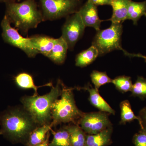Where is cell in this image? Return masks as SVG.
I'll use <instances>...</instances> for the list:
<instances>
[{
  "label": "cell",
  "mask_w": 146,
  "mask_h": 146,
  "mask_svg": "<svg viewBox=\"0 0 146 146\" xmlns=\"http://www.w3.org/2000/svg\"><path fill=\"white\" fill-rule=\"evenodd\" d=\"M112 126L99 133L86 135V146H108L112 143Z\"/></svg>",
  "instance_id": "13"
},
{
  "label": "cell",
  "mask_w": 146,
  "mask_h": 146,
  "mask_svg": "<svg viewBox=\"0 0 146 146\" xmlns=\"http://www.w3.org/2000/svg\"><path fill=\"white\" fill-rule=\"evenodd\" d=\"M16 85L22 89H33L34 91L33 96H38L37 90L40 87L44 86H53L52 82H49L40 86H36L34 83L33 78L29 74L27 73H21L14 78Z\"/></svg>",
  "instance_id": "17"
},
{
  "label": "cell",
  "mask_w": 146,
  "mask_h": 146,
  "mask_svg": "<svg viewBox=\"0 0 146 146\" xmlns=\"http://www.w3.org/2000/svg\"><path fill=\"white\" fill-rule=\"evenodd\" d=\"M15 0H0V3H5V4L15 2Z\"/></svg>",
  "instance_id": "31"
},
{
  "label": "cell",
  "mask_w": 146,
  "mask_h": 146,
  "mask_svg": "<svg viewBox=\"0 0 146 146\" xmlns=\"http://www.w3.org/2000/svg\"><path fill=\"white\" fill-rule=\"evenodd\" d=\"M11 24L5 15L1 23L3 40L5 43L22 50L29 57H35L38 52L32 44L30 38L22 36L17 29L11 26Z\"/></svg>",
  "instance_id": "7"
},
{
  "label": "cell",
  "mask_w": 146,
  "mask_h": 146,
  "mask_svg": "<svg viewBox=\"0 0 146 146\" xmlns=\"http://www.w3.org/2000/svg\"><path fill=\"white\" fill-rule=\"evenodd\" d=\"M78 11L85 27L94 28L97 31L100 30L103 21L99 17L97 6L87 1Z\"/></svg>",
  "instance_id": "10"
},
{
  "label": "cell",
  "mask_w": 146,
  "mask_h": 146,
  "mask_svg": "<svg viewBox=\"0 0 146 146\" xmlns=\"http://www.w3.org/2000/svg\"><path fill=\"white\" fill-rule=\"evenodd\" d=\"M99 56L98 49L91 46L89 48L81 52L77 55L76 65L80 68H84L91 64Z\"/></svg>",
  "instance_id": "20"
},
{
  "label": "cell",
  "mask_w": 146,
  "mask_h": 146,
  "mask_svg": "<svg viewBox=\"0 0 146 146\" xmlns=\"http://www.w3.org/2000/svg\"><path fill=\"white\" fill-rule=\"evenodd\" d=\"M97 32L92 45L98 49L99 56L115 50H121L123 52L125 50L121 45L122 24L112 23L108 28Z\"/></svg>",
  "instance_id": "5"
},
{
  "label": "cell",
  "mask_w": 146,
  "mask_h": 146,
  "mask_svg": "<svg viewBox=\"0 0 146 146\" xmlns=\"http://www.w3.org/2000/svg\"><path fill=\"white\" fill-rule=\"evenodd\" d=\"M53 138L49 146H71L70 134L65 127L52 131Z\"/></svg>",
  "instance_id": "22"
},
{
  "label": "cell",
  "mask_w": 146,
  "mask_h": 146,
  "mask_svg": "<svg viewBox=\"0 0 146 146\" xmlns=\"http://www.w3.org/2000/svg\"><path fill=\"white\" fill-rule=\"evenodd\" d=\"M62 82L58 80L55 86H52L49 93L43 96H25L21 102L23 108L38 126L52 123L51 109L53 104L60 96Z\"/></svg>",
  "instance_id": "3"
},
{
  "label": "cell",
  "mask_w": 146,
  "mask_h": 146,
  "mask_svg": "<svg viewBox=\"0 0 146 146\" xmlns=\"http://www.w3.org/2000/svg\"><path fill=\"white\" fill-rule=\"evenodd\" d=\"M5 16L11 23L22 33L27 34L31 29L36 28L44 21L42 11L34 0H25L21 3L6 4Z\"/></svg>",
  "instance_id": "2"
},
{
  "label": "cell",
  "mask_w": 146,
  "mask_h": 146,
  "mask_svg": "<svg viewBox=\"0 0 146 146\" xmlns=\"http://www.w3.org/2000/svg\"><path fill=\"white\" fill-rule=\"evenodd\" d=\"M138 116L140 119L139 125L141 127V129L146 130V107L143 108L140 110Z\"/></svg>",
  "instance_id": "27"
},
{
  "label": "cell",
  "mask_w": 146,
  "mask_h": 146,
  "mask_svg": "<svg viewBox=\"0 0 146 146\" xmlns=\"http://www.w3.org/2000/svg\"><path fill=\"white\" fill-rule=\"evenodd\" d=\"M112 83L118 91L122 93L131 91L133 86L131 78L126 76H121L112 80Z\"/></svg>",
  "instance_id": "23"
},
{
  "label": "cell",
  "mask_w": 146,
  "mask_h": 146,
  "mask_svg": "<svg viewBox=\"0 0 146 146\" xmlns=\"http://www.w3.org/2000/svg\"><path fill=\"white\" fill-rule=\"evenodd\" d=\"M68 49L67 43L60 36L56 39L54 46L47 57L56 64L60 65L65 61Z\"/></svg>",
  "instance_id": "14"
},
{
  "label": "cell",
  "mask_w": 146,
  "mask_h": 146,
  "mask_svg": "<svg viewBox=\"0 0 146 146\" xmlns=\"http://www.w3.org/2000/svg\"><path fill=\"white\" fill-rule=\"evenodd\" d=\"M125 55L127 56H129V57H137L141 58H143L145 59V61H146V56H144L143 55L141 54H131L128 52L126 51H125L123 52Z\"/></svg>",
  "instance_id": "29"
},
{
  "label": "cell",
  "mask_w": 146,
  "mask_h": 146,
  "mask_svg": "<svg viewBox=\"0 0 146 146\" xmlns=\"http://www.w3.org/2000/svg\"><path fill=\"white\" fill-rule=\"evenodd\" d=\"M132 0H111L110 5L112 14L110 21L112 23L122 24L127 20L129 5Z\"/></svg>",
  "instance_id": "12"
},
{
  "label": "cell",
  "mask_w": 146,
  "mask_h": 146,
  "mask_svg": "<svg viewBox=\"0 0 146 146\" xmlns=\"http://www.w3.org/2000/svg\"><path fill=\"white\" fill-rule=\"evenodd\" d=\"M121 109V124H125L127 123L131 122L134 120H137L139 124L140 118L134 114L131 108V105L128 100L123 101L120 104Z\"/></svg>",
  "instance_id": "21"
},
{
  "label": "cell",
  "mask_w": 146,
  "mask_h": 146,
  "mask_svg": "<svg viewBox=\"0 0 146 146\" xmlns=\"http://www.w3.org/2000/svg\"><path fill=\"white\" fill-rule=\"evenodd\" d=\"M146 17V1L135 2L131 1L129 5L127 20L133 21L136 25L138 21L142 17Z\"/></svg>",
  "instance_id": "18"
},
{
  "label": "cell",
  "mask_w": 146,
  "mask_h": 146,
  "mask_svg": "<svg viewBox=\"0 0 146 146\" xmlns=\"http://www.w3.org/2000/svg\"><path fill=\"white\" fill-rule=\"evenodd\" d=\"M133 143L135 146H146V130L141 129L133 136Z\"/></svg>",
  "instance_id": "26"
},
{
  "label": "cell",
  "mask_w": 146,
  "mask_h": 146,
  "mask_svg": "<svg viewBox=\"0 0 146 146\" xmlns=\"http://www.w3.org/2000/svg\"><path fill=\"white\" fill-rule=\"evenodd\" d=\"M131 92L133 97H138L141 100L146 99V78L138 76Z\"/></svg>",
  "instance_id": "24"
},
{
  "label": "cell",
  "mask_w": 146,
  "mask_h": 146,
  "mask_svg": "<svg viewBox=\"0 0 146 146\" xmlns=\"http://www.w3.org/2000/svg\"><path fill=\"white\" fill-rule=\"evenodd\" d=\"M90 76L92 83L97 90H99L101 86L106 84L112 83V79L106 72L94 70L91 73Z\"/></svg>",
  "instance_id": "25"
},
{
  "label": "cell",
  "mask_w": 146,
  "mask_h": 146,
  "mask_svg": "<svg viewBox=\"0 0 146 146\" xmlns=\"http://www.w3.org/2000/svg\"><path fill=\"white\" fill-rule=\"evenodd\" d=\"M52 127V123L37 127L31 133L25 146H33L44 142Z\"/></svg>",
  "instance_id": "16"
},
{
  "label": "cell",
  "mask_w": 146,
  "mask_h": 146,
  "mask_svg": "<svg viewBox=\"0 0 146 146\" xmlns=\"http://www.w3.org/2000/svg\"><path fill=\"white\" fill-rule=\"evenodd\" d=\"M50 137V133L48 135V137L46 139V141L42 143L38 144V145H35L33 146H49V145L50 142H49V138Z\"/></svg>",
  "instance_id": "30"
},
{
  "label": "cell",
  "mask_w": 146,
  "mask_h": 146,
  "mask_svg": "<svg viewBox=\"0 0 146 146\" xmlns=\"http://www.w3.org/2000/svg\"><path fill=\"white\" fill-rule=\"evenodd\" d=\"M69 134L71 146H86V134L77 124L65 126Z\"/></svg>",
  "instance_id": "19"
},
{
  "label": "cell",
  "mask_w": 146,
  "mask_h": 146,
  "mask_svg": "<svg viewBox=\"0 0 146 146\" xmlns=\"http://www.w3.org/2000/svg\"><path fill=\"white\" fill-rule=\"evenodd\" d=\"M3 135L12 143L26 145L33 131L39 126L28 113L19 108H10L0 113Z\"/></svg>",
  "instance_id": "1"
},
{
  "label": "cell",
  "mask_w": 146,
  "mask_h": 146,
  "mask_svg": "<svg viewBox=\"0 0 146 146\" xmlns=\"http://www.w3.org/2000/svg\"><path fill=\"white\" fill-rule=\"evenodd\" d=\"M44 21L56 20L78 11L79 0H39Z\"/></svg>",
  "instance_id": "6"
},
{
  "label": "cell",
  "mask_w": 146,
  "mask_h": 146,
  "mask_svg": "<svg viewBox=\"0 0 146 146\" xmlns=\"http://www.w3.org/2000/svg\"><path fill=\"white\" fill-rule=\"evenodd\" d=\"M79 90H85L89 93V101L91 104L98 109L100 111L106 112L108 114L115 115V111L108 104L100 95L99 90L93 87L90 84L83 87L76 88Z\"/></svg>",
  "instance_id": "11"
},
{
  "label": "cell",
  "mask_w": 146,
  "mask_h": 146,
  "mask_svg": "<svg viewBox=\"0 0 146 146\" xmlns=\"http://www.w3.org/2000/svg\"><path fill=\"white\" fill-rule=\"evenodd\" d=\"M94 4L95 5L98 6L100 5H110L111 0H87Z\"/></svg>",
  "instance_id": "28"
},
{
  "label": "cell",
  "mask_w": 146,
  "mask_h": 146,
  "mask_svg": "<svg viewBox=\"0 0 146 146\" xmlns=\"http://www.w3.org/2000/svg\"><path fill=\"white\" fill-rule=\"evenodd\" d=\"M77 124L87 134H94L112 126L108 113L99 111L84 113Z\"/></svg>",
  "instance_id": "8"
},
{
  "label": "cell",
  "mask_w": 146,
  "mask_h": 146,
  "mask_svg": "<svg viewBox=\"0 0 146 146\" xmlns=\"http://www.w3.org/2000/svg\"><path fill=\"white\" fill-rule=\"evenodd\" d=\"M85 27L78 11L68 17L62 27L61 37L67 43L69 49H72L81 38Z\"/></svg>",
  "instance_id": "9"
},
{
  "label": "cell",
  "mask_w": 146,
  "mask_h": 146,
  "mask_svg": "<svg viewBox=\"0 0 146 146\" xmlns=\"http://www.w3.org/2000/svg\"><path fill=\"white\" fill-rule=\"evenodd\" d=\"M33 45L38 53L47 56L52 49L56 39L49 36L36 35L30 37Z\"/></svg>",
  "instance_id": "15"
},
{
  "label": "cell",
  "mask_w": 146,
  "mask_h": 146,
  "mask_svg": "<svg viewBox=\"0 0 146 146\" xmlns=\"http://www.w3.org/2000/svg\"><path fill=\"white\" fill-rule=\"evenodd\" d=\"M15 1H16V0H15ZM18 1H20V0H18Z\"/></svg>",
  "instance_id": "33"
},
{
  "label": "cell",
  "mask_w": 146,
  "mask_h": 146,
  "mask_svg": "<svg viewBox=\"0 0 146 146\" xmlns=\"http://www.w3.org/2000/svg\"><path fill=\"white\" fill-rule=\"evenodd\" d=\"M74 89L65 87L62 83L60 98L56 100L52 107L51 123L53 127L62 123L77 124L83 115V112L76 105L73 93Z\"/></svg>",
  "instance_id": "4"
},
{
  "label": "cell",
  "mask_w": 146,
  "mask_h": 146,
  "mask_svg": "<svg viewBox=\"0 0 146 146\" xmlns=\"http://www.w3.org/2000/svg\"><path fill=\"white\" fill-rule=\"evenodd\" d=\"M3 135V131L1 129H0V135Z\"/></svg>",
  "instance_id": "32"
}]
</instances>
